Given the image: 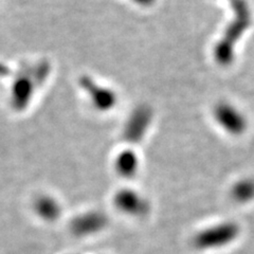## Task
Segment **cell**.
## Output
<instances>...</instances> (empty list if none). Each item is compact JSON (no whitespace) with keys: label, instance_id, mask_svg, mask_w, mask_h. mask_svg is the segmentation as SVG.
I'll list each match as a JSON object with an SVG mask.
<instances>
[{"label":"cell","instance_id":"cell-1","mask_svg":"<svg viewBox=\"0 0 254 254\" xmlns=\"http://www.w3.org/2000/svg\"><path fill=\"white\" fill-rule=\"evenodd\" d=\"M240 227L233 221H221L204 227L190 240L192 247L200 252L215 251L232 244L240 235Z\"/></svg>","mask_w":254,"mask_h":254},{"label":"cell","instance_id":"cell-2","mask_svg":"<svg viewBox=\"0 0 254 254\" xmlns=\"http://www.w3.org/2000/svg\"><path fill=\"white\" fill-rule=\"evenodd\" d=\"M113 201L119 212L132 218H144L152 211V203L148 198L131 188L119 190L115 194Z\"/></svg>","mask_w":254,"mask_h":254},{"label":"cell","instance_id":"cell-3","mask_svg":"<svg viewBox=\"0 0 254 254\" xmlns=\"http://www.w3.org/2000/svg\"><path fill=\"white\" fill-rule=\"evenodd\" d=\"M109 217L101 210H89L77 214L69 224L70 232L78 238L98 235L108 228Z\"/></svg>","mask_w":254,"mask_h":254},{"label":"cell","instance_id":"cell-4","mask_svg":"<svg viewBox=\"0 0 254 254\" xmlns=\"http://www.w3.org/2000/svg\"><path fill=\"white\" fill-rule=\"evenodd\" d=\"M79 86L88 95L91 104L97 110L107 113L117 105V93L109 87L95 82L90 76L84 75L79 79Z\"/></svg>","mask_w":254,"mask_h":254},{"label":"cell","instance_id":"cell-5","mask_svg":"<svg viewBox=\"0 0 254 254\" xmlns=\"http://www.w3.org/2000/svg\"><path fill=\"white\" fill-rule=\"evenodd\" d=\"M213 116L217 124L229 133L238 134L245 130L246 122L243 115L229 103H218L214 107Z\"/></svg>","mask_w":254,"mask_h":254},{"label":"cell","instance_id":"cell-6","mask_svg":"<svg viewBox=\"0 0 254 254\" xmlns=\"http://www.w3.org/2000/svg\"><path fill=\"white\" fill-rule=\"evenodd\" d=\"M153 113L146 106L134 109L124 128V137L128 142H138L143 139L152 123Z\"/></svg>","mask_w":254,"mask_h":254},{"label":"cell","instance_id":"cell-7","mask_svg":"<svg viewBox=\"0 0 254 254\" xmlns=\"http://www.w3.org/2000/svg\"><path fill=\"white\" fill-rule=\"evenodd\" d=\"M35 215L47 224H54L63 216V205L57 197L44 194L36 197L33 202Z\"/></svg>","mask_w":254,"mask_h":254},{"label":"cell","instance_id":"cell-8","mask_svg":"<svg viewBox=\"0 0 254 254\" xmlns=\"http://www.w3.org/2000/svg\"><path fill=\"white\" fill-rule=\"evenodd\" d=\"M114 166L119 176L124 179H132L140 170L139 156L132 149H123L116 156Z\"/></svg>","mask_w":254,"mask_h":254},{"label":"cell","instance_id":"cell-9","mask_svg":"<svg viewBox=\"0 0 254 254\" xmlns=\"http://www.w3.org/2000/svg\"><path fill=\"white\" fill-rule=\"evenodd\" d=\"M231 196L240 203L252 200L254 198V181L247 179L236 182L231 190Z\"/></svg>","mask_w":254,"mask_h":254}]
</instances>
